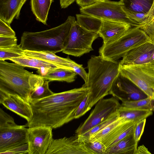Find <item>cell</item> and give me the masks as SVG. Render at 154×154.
<instances>
[{
	"label": "cell",
	"instance_id": "19",
	"mask_svg": "<svg viewBox=\"0 0 154 154\" xmlns=\"http://www.w3.org/2000/svg\"><path fill=\"white\" fill-rule=\"evenodd\" d=\"M29 84L31 92L28 102L30 103L50 96L54 93L49 88V81L44 79L40 75L34 74L29 78Z\"/></svg>",
	"mask_w": 154,
	"mask_h": 154
},
{
	"label": "cell",
	"instance_id": "6",
	"mask_svg": "<svg viewBox=\"0 0 154 154\" xmlns=\"http://www.w3.org/2000/svg\"><path fill=\"white\" fill-rule=\"evenodd\" d=\"M81 14L92 16L101 19H106L124 23L132 27L140 26L127 15L121 2L100 0L88 6L80 8Z\"/></svg>",
	"mask_w": 154,
	"mask_h": 154
},
{
	"label": "cell",
	"instance_id": "15",
	"mask_svg": "<svg viewBox=\"0 0 154 154\" xmlns=\"http://www.w3.org/2000/svg\"><path fill=\"white\" fill-rule=\"evenodd\" d=\"M0 103L25 119L27 122L32 118L33 113L30 104L18 95L7 94L0 91Z\"/></svg>",
	"mask_w": 154,
	"mask_h": 154
},
{
	"label": "cell",
	"instance_id": "39",
	"mask_svg": "<svg viewBox=\"0 0 154 154\" xmlns=\"http://www.w3.org/2000/svg\"><path fill=\"white\" fill-rule=\"evenodd\" d=\"M28 145L26 143L1 153L0 154H23L28 153Z\"/></svg>",
	"mask_w": 154,
	"mask_h": 154
},
{
	"label": "cell",
	"instance_id": "1",
	"mask_svg": "<svg viewBox=\"0 0 154 154\" xmlns=\"http://www.w3.org/2000/svg\"><path fill=\"white\" fill-rule=\"evenodd\" d=\"M88 91L83 85L30 103L33 116L26 126L56 128L70 122L75 119L76 110Z\"/></svg>",
	"mask_w": 154,
	"mask_h": 154
},
{
	"label": "cell",
	"instance_id": "23",
	"mask_svg": "<svg viewBox=\"0 0 154 154\" xmlns=\"http://www.w3.org/2000/svg\"><path fill=\"white\" fill-rule=\"evenodd\" d=\"M117 112L119 117L127 120L139 122L152 115L153 111L149 109L128 107L121 104Z\"/></svg>",
	"mask_w": 154,
	"mask_h": 154
},
{
	"label": "cell",
	"instance_id": "5",
	"mask_svg": "<svg viewBox=\"0 0 154 154\" xmlns=\"http://www.w3.org/2000/svg\"><path fill=\"white\" fill-rule=\"evenodd\" d=\"M151 42L146 33L139 27L131 28L120 37L99 48L100 55L105 58L117 60L129 51L144 43Z\"/></svg>",
	"mask_w": 154,
	"mask_h": 154
},
{
	"label": "cell",
	"instance_id": "27",
	"mask_svg": "<svg viewBox=\"0 0 154 154\" xmlns=\"http://www.w3.org/2000/svg\"><path fill=\"white\" fill-rule=\"evenodd\" d=\"M76 22L85 29L98 34L100 28L102 20L95 17L84 14H76Z\"/></svg>",
	"mask_w": 154,
	"mask_h": 154
},
{
	"label": "cell",
	"instance_id": "9",
	"mask_svg": "<svg viewBox=\"0 0 154 154\" xmlns=\"http://www.w3.org/2000/svg\"><path fill=\"white\" fill-rule=\"evenodd\" d=\"M121 104L113 97L100 100L88 118L76 130L75 134H83L106 120L116 112Z\"/></svg>",
	"mask_w": 154,
	"mask_h": 154
},
{
	"label": "cell",
	"instance_id": "11",
	"mask_svg": "<svg viewBox=\"0 0 154 154\" xmlns=\"http://www.w3.org/2000/svg\"><path fill=\"white\" fill-rule=\"evenodd\" d=\"M95 154L84 141L79 140L78 134L69 137L53 139L46 154Z\"/></svg>",
	"mask_w": 154,
	"mask_h": 154
},
{
	"label": "cell",
	"instance_id": "30",
	"mask_svg": "<svg viewBox=\"0 0 154 154\" xmlns=\"http://www.w3.org/2000/svg\"><path fill=\"white\" fill-rule=\"evenodd\" d=\"M24 50L20 45L8 48H0V60H5L23 56Z\"/></svg>",
	"mask_w": 154,
	"mask_h": 154
},
{
	"label": "cell",
	"instance_id": "42",
	"mask_svg": "<svg viewBox=\"0 0 154 154\" xmlns=\"http://www.w3.org/2000/svg\"><path fill=\"white\" fill-rule=\"evenodd\" d=\"M148 149L143 145L140 146L137 148L136 154H151Z\"/></svg>",
	"mask_w": 154,
	"mask_h": 154
},
{
	"label": "cell",
	"instance_id": "16",
	"mask_svg": "<svg viewBox=\"0 0 154 154\" xmlns=\"http://www.w3.org/2000/svg\"><path fill=\"white\" fill-rule=\"evenodd\" d=\"M101 20L102 24L98 34L103 39V45L117 39L132 27L130 25L123 22Z\"/></svg>",
	"mask_w": 154,
	"mask_h": 154
},
{
	"label": "cell",
	"instance_id": "12",
	"mask_svg": "<svg viewBox=\"0 0 154 154\" xmlns=\"http://www.w3.org/2000/svg\"><path fill=\"white\" fill-rule=\"evenodd\" d=\"M109 94L122 102L140 100L148 97L137 86L120 73L114 80Z\"/></svg>",
	"mask_w": 154,
	"mask_h": 154
},
{
	"label": "cell",
	"instance_id": "34",
	"mask_svg": "<svg viewBox=\"0 0 154 154\" xmlns=\"http://www.w3.org/2000/svg\"><path fill=\"white\" fill-rule=\"evenodd\" d=\"M90 109L89 106L88 97V94L78 106L75 114V119L79 118Z\"/></svg>",
	"mask_w": 154,
	"mask_h": 154
},
{
	"label": "cell",
	"instance_id": "18",
	"mask_svg": "<svg viewBox=\"0 0 154 154\" xmlns=\"http://www.w3.org/2000/svg\"><path fill=\"white\" fill-rule=\"evenodd\" d=\"M23 53L30 57L52 63L59 68L69 69L75 72L82 65L71 60L68 56L66 58H63L50 52L24 51Z\"/></svg>",
	"mask_w": 154,
	"mask_h": 154
},
{
	"label": "cell",
	"instance_id": "38",
	"mask_svg": "<svg viewBox=\"0 0 154 154\" xmlns=\"http://www.w3.org/2000/svg\"><path fill=\"white\" fill-rule=\"evenodd\" d=\"M149 37L152 43L154 45V20L140 27Z\"/></svg>",
	"mask_w": 154,
	"mask_h": 154
},
{
	"label": "cell",
	"instance_id": "31",
	"mask_svg": "<svg viewBox=\"0 0 154 154\" xmlns=\"http://www.w3.org/2000/svg\"><path fill=\"white\" fill-rule=\"evenodd\" d=\"M19 125L15 123L14 119L12 116L0 108V130L17 127Z\"/></svg>",
	"mask_w": 154,
	"mask_h": 154
},
{
	"label": "cell",
	"instance_id": "35",
	"mask_svg": "<svg viewBox=\"0 0 154 154\" xmlns=\"http://www.w3.org/2000/svg\"><path fill=\"white\" fill-rule=\"evenodd\" d=\"M16 36L0 35V48L11 47L17 45Z\"/></svg>",
	"mask_w": 154,
	"mask_h": 154
},
{
	"label": "cell",
	"instance_id": "32",
	"mask_svg": "<svg viewBox=\"0 0 154 154\" xmlns=\"http://www.w3.org/2000/svg\"><path fill=\"white\" fill-rule=\"evenodd\" d=\"M95 154H106V148L100 141L96 140L91 141H84Z\"/></svg>",
	"mask_w": 154,
	"mask_h": 154
},
{
	"label": "cell",
	"instance_id": "2",
	"mask_svg": "<svg viewBox=\"0 0 154 154\" xmlns=\"http://www.w3.org/2000/svg\"><path fill=\"white\" fill-rule=\"evenodd\" d=\"M120 62L101 55L92 56L88 60L87 82L83 85L89 89V106L91 108L109 94L112 84L120 73Z\"/></svg>",
	"mask_w": 154,
	"mask_h": 154
},
{
	"label": "cell",
	"instance_id": "33",
	"mask_svg": "<svg viewBox=\"0 0 154 154\" xmlns=\"http://www.w3.org/2000/svg\"><path fill=\"white\" fill-rule=\"evenodd\" d=\"M128 17L140 26L146 23L147 14L130 11H124Z\"/></svg>",
	"mask_w": 154,
	"mask_h": 154
},
{
	"label": "cell",
	"instance_id": "36",
	"mask_svg": "<svg viewBox=\"0 0 154 154\" xmlns=\"http://www.w3.org/2000/svg\"><path fill=\"white\" fill-rule=\"evenodd\" d=\"M146 119H145L137 123L134 127V140L138 143L143 132Z\"/></svg>",
	"mask_w": 154,
	"mask_h": 154
},
{
	"label": "cell",
	"instance_id": "41",
	"mask_svg": "<svg viewBox=\"0 0 154 154\" xmlns=\"http://www.w3.org/2000/svg\"><path fill=\"white\" fill-rule=\"evenodd\" d=\"M76 0H59L60 6L62 8H67Z\"/></svg>",
	"mask_w": 154,
	"mask_h": 154
},
{
	"label": "cell",
	"instance_id": "26",
	"mask_svg": "<svg viewBox=\"0 0 154 154\" xmlns=\"http://www.w3.org/2000/svg\"><path fill=\"white\" fill-rule=\"evenodd\" d=\"M154 0H120L124 11H130L147 14Z\"/></svg>",
	"mask_w": 154,
	"mask_h": 154
},
{
	"label": "cell",
	"instance_id": "10",
	"mask_svg": "<svg viewBox=\"0 0 154 154\" xmlns=\"http://www.w3.org/2000/svg\"><path fill=\"white\" fill-rule=\"evenodd\" d=\"M52 129L44 126L28 128L26 139L28 154H46L53 140Z\"/></svg>",
	"mask_w": 154,
	"mask_h": 154
},
{
	"label": "cell",
	"instance_id": "40",
	"mask_svg": "<svg viewBox=\"0 0 154 154\" xmlns=\"http://www.w3.org/2000/svg\"><path fill=\"white\" fill-rule=\"evenodd\" d=\"M154 20V0L151 8L147 14L146 23L149 22Z\"/></svg>",
	"mask_w": 154,
	"mask_h": 154
},
{
	"label": "cell",
	"instance_id": "20",
	"mask_svg": "<svg viewBox=\"0 0 154 154\" xmlns=\"http://www.w3.org/2000/svg\"><path fill=\"white\" fill-rule=\"evenodd\" d=\"M27 0H0V19L10 25L19 18L21 9Z\"/></svg>",
	"mask_w": 154,
	"mask_h": 154
},
{
	"label": "cell",
	"instance_id": "14",
	"mask_svg": "<svg viewBox=\"0 0 154 154\" xmlns=\"http://www.w3.org/2000/svg\"><path fill=\"white\" fill-rule=\"evenodd\" d=\"M28 128L25 125L0 130V154L4 152L27 143Z\"/></svg>",
	"mask_w": 154,
	"mask_h": 154
},
{
	"label": "cell",
	"instance_id": "17",
	"mask_svg": "<svg viewBox=\"0 0 154 154\" xmlns=\"http://www.w3.org/2000/svg\"><path fill=\"white\" fill-rule=\"evenodd\" d=\"M138 122L125 120L106 136L97 140L103 143L107 149L126 137L133 134L135 126Z\"/></svg>",
	"mask_w": 154,
	"mask_h": 154
},
{
	"label": "cell",
	"instance_id": "29",
	"mask_svg": "<svg viewBox=\"0 0 154 154\" xmlns=\"http://www.w3.org/2000/svg\"><path fill=\"white\" fill-rule=\"evenodd\" d=\"M121 104L130 108L154 111V99L149 97L138 100L123 102Z\"/></svg>",
	"mask_w": 154,
	"mask_h": 154
},
{
	"label": "cell",
	"instance_id": "13",
	"mask_svg": "<svg viewBox=\"0 0 154 154\" xmlns=\"http://www.w3.org/2000/svg\"><path fill=\"white\" fill-rule=\"evenodd\" d=\"M120 62V66L154 64V45L147 42L128 52Z\"/></svg>",
	"mask_w": 154,
	"mask_h": 154
},
{
	"label": "cell",
	"instance_id": "43",
	"mask_svg": "<svg viewBox=\"0 0 154 154\" xmlns=\"http://www.w3.org/2000/svg\"><path fill=\"white\" fill-rule=\"evenodd\" d=\"M100 0H86L85 4L84 7L92 5Z\"/></svg>",
	"mask_w": 154,
	"mask_h": 154
},
{
	"label": "cell",
	"instance_id": "21",
	"mask_svg": "<svg viewBox=\"0 0 154 154\" xmlns=\"http://www.w3.org/2000/svg\"><path fill=\"white\" fill-rule=\"evenodd\" d=\"M9 60L24 67L36 69L41 75H45L48 72L59 68L57 65L45 61L24 55L21 57L13 58Z\"/></svg>",
	"mask_w": 154,
	"mask_h": 154
},
{
	"label": "cell",
	"instance_id": "3",
	"mask_svg": "<svg viewBox=\"0 0 154 154\" xmlns=\"http://www.w3.org/2000/svg\"><path fill=\"white\" fill-rule=\"evenodd\" d=\"M74 16H69L63 23L46 30L35 32H24L20 45L22 50L35 51L62 52L73 22Z\"/></svg>",
	"mask_w": 154,
	"mask_h": 154
},
{
	"label": "cell",
	"instance_id": "22",
	"mask_svg": "<svg viewBox=\"0 0 154 154\" xmlns=\"http://www.w3.org/2000/svg\"><path fill=\"white\" fill-rule=\"evenodd\" d=\"M137 144L134 140L133 133L107 149L106 154H136Z\"/></svg>",
	"mask_w": 154,
	"mask_h": 154
},
{
	"label": "cell",
	"instance_id": "28",
	"mask_svg": "<svg viewBox=\"0 0 154 154\" xmlns=\"http://www.w3.org/2000/svg\"><path fill=\"white\" fill-rule=\"evenodd\" d=\"M119 117L117 111L116 112L106 120L98 124L85 133L81 134H78L79 140L84 141L87 140L90 136L103 129L106 126L115 121Z\"/></svg>",
	"mask_w": 154,
	"mask_h": 154
},
{
	"label": "cell",
	"instance_id": "25",
	"mask_svg": "<svg viewBox=\"0 0 154 154\" xmlns=\"http://www.w3.org/2000/svg\"><path fill=\"white\" fill-rule=\"evenodd\" d=\"M53 0H31L32 11L36 19L45 25L47 21L49 10Z\"/></svg>",
	"mask_w": 154,
	"mask_h": 154
},
{
	"label": "cell",
	"instance_id": "8",
	"mask_svg": "<svg viewBox=\"0 0 154 154\" xmlns=\"http://www.w3.org/2000/svg\"><path fill=\"white\" fill-rule=\"evenodd\" d=\"M120 73L154 99V64L120 66Z\"/></svg>",
	"mask_w": 154,
	"mask_h": 154
},
{
	"label": "cell",
	"instance_id": "4",
	"mask_svg": "<svg viewBox=\"0 0 154 154\" xmlns=\"http://www.w3.org/2000/svg\"><path fill=\"white\" fill-rule=\"evenodd\" d=\"M17 63L0 60V91L17 95L28 102L31 92L29 78L33 73Z\"/></svg>",
	"mask_w": 154,
	"mask_h": 154
},
{
	"label": "cell",
	"instance_id": "24",
	"mask_svg": "<svg viewBox=\"0 0 154 154\" xmlns=\"http://www.w3.org/2000/svg\"><path fill=\"white\" fill-rule=\"evenodd\" d=\"M78 74L74 70L62 68H57L50 70L42 75L49 81H59L71 83L74 82Z\"/></svg>",
	"mask_w": 154,
	"mask_h": 154
},
{
	"label": "cell",
	"instance_id": "7",
	"mask_svg": "<svg viewBox=\"0 0 154 154\" xmlns=\"http://www.w3.org/2000/svg\"><path fill=\"white\" fill-rule=\"evenodd\" d=\"M99 37L98 34L81 27L76 20L72 24L62 52L68 55L80 57L93 50L92 43Z\"/></svg>",
	"mask_w": 154,
	"mask_h": 154
},
{
	"label": "cell",
	"instance_id": "44",
	"mask_svg": "<svg viewBox=\"0 0 154 154\" xmlns=\"http://www.w3.org/2000/svg\"><path fill=\"white\" fill-rule=\"evenodd\" d=\"M86 0H76V3L81 7H84Z\"/></svg>",
	"mask_w": 154,
	"mask_h": 154
},
{
	"label": "cell",
	"instance_id": "37",
	"mask_svg": "<svg viewBox=\"0 0 154 154\" xmlns=\"http://www.w3.org/2000/svg\"><path fill=\"white\" fill-rule=\"evenodd\" d=\"M15 35L10 25L0 19V35L15 36Z\"/></svg>",
	"mask_w": 154,
	"mask_h": 154
}]
</instances>
